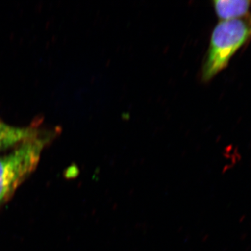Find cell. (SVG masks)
Returning a JSON list of instances; mask_svg holds the SVG:
<instances>
[{"instance_id": "obj_1", "label": "cell", "mask_w": 251, "mask_h": 251, "mask_svg": "<svg viewBox=\"0 0 251 251\" xmlns=\"http://www.w3.org/2000/svg\"><path fill=\"white\" fill-rule=\"evenodd\" d=\"M251 39V15L220 22L211 34L210 45L202 71L207 82L227 67L234 54Z\"/></svg>"}, {"instance_id": "obj_2", "label": "cell", "mask_w": 251, "mask_h": 251, "mask_svg": "<svg viewBox=\"0 0 251 251\" xmlns=\"http://www.w3.org/2000/svg\"><path fill=\"white\" fill-rule=\"evenodd\" d=\"M49 137L38 135L19 144L11 152L0 156V206L36 169Z\"/></svg>"}, {"instance_id": "obj_3", "label": "cell", "mask_w": 251, "mask_h": 251, "mask_svg": "<svg viewBox=\"0 0 251 251\" xmlns=\"http://www.w3.org/2000/svg\"><path fill=\"white\" fill-rule=\"evenodd\" d=\"M38 135V130L34 127L13 126L0 120V151L19 145Z\"/></svg>"}, {"instance_id": "obj_4", "label": "cell", "mask_w": 251, "mask_h": 251, "mask_svg": "<svg viewBox=\"0 0 251 251\" xmlns=\"http://www.w3.org/2000/svg\"><path fill=\"white\" fill-rule=\"evenodd\" d=\"M213 4L216 15L222 21L238 19L250 14L251 0H216Z\"/></svg>"}]
</instances>
